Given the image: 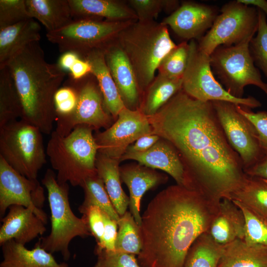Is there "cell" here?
I'll use <instances>...</instances> for the list:
<instances>
[{
  "instance_id": "6da1fadb",
  "label": "cell",
  "mask_w": 267,
  "mask_h": 267,
  "mask_svg": "<svg viewBox=\"0 0 267 267\" xmlns=\"http://www.w3.org/2000/svg\"><path fill=\"white\" fill-rule=\"evenodd\" d=\"M155 134L176 149L184 167V187L220 203L242 184V161L229 144L212 101L182 89L155 114L147 117Z\"/></svg>"
},
{
  "instance_id": "7a4b0ae2",
  "label": "cell",
  "mask_w": 267,
  "mask_h": 267,
  "mask_svg": "<svg viewBox=\"0 0 267 267\" xmlns=\"http://www.w3.org/2000/svg\"><path fill=\"white\" fill-rule=\"evenodd\" d=\"M220 203L177 184L157 194L141 216L140 267H183L193 243L208 231Z\"/></svg>"
},
{
  "instance_id": "3957f363",
  "label": "cell",
  "mask_w": 267,
  "mask_h": 267,
  "mask_svg": "<svg viewBox=\"0 0 267 267\" xmlns=\"http://www.w3.org/2000/svg\"><path fill=\"white\" fill-rule=\"evenodd\" d=\"M13 79L22 108L21 120L51 134L56 122L54 98L66 75L57 64L47 62L39 42L13 56L6 65Z\"/></svg>"
},
{
  "instance_id": "277c9868",
  "label": "cell",
  "mask_w": 267,
  "mask_h": 267,
  "mask_svg": "<svg viewBox=\"0 0 267 267\" xmlns=\"http://www.w3.org/2000/svg\"><path fill=\"white\" fill-rule=\"evenodd\" d=\"M116 41L132 65L140 92L146 91L161 61L177 46L167 26L155 21L134 22Z\"/></svg>"
},
{
  "instance_id": "5b68a950",
  "label": "cell",
  "mask_w": 267,
  "mask_h": 267,
  "mask_svg": "<svg viewBox=\"0 0 267 267\" xmlns=\"http://www.w3.org/2000/svg\"><path fill=\"white\" fill-rule=\"evenodd\" d=\"M93 129L78 126L62 136L53 131L45 149L56 179L60 184L81 186L88 177L97 173L95 167L98 146Z\"/></svg>"
},
{
  "instance_id": "8992f818",
  "label": "cell",
  "mask_w": 267,
  "mask_h": 267,
  "mask_svg": "<svg viewBox=\"0 0 267 267\" xmlns=\"http://www.w3.org/2000/svg\"><path fill=\"white\" fill-rule=\"evenodd\" d=\"M42 183L47 191L51 228L49 234L41 237L36 244L51 254L60 253L67 261L71 257L69 245L72 240L92 235L85 218L77 217L71 209L69 184L59 183L56 174L50 169L46 171Z\"/></svg>"
},
{
  "instance_id": "52a82bcc",
  "label": "cell",
  "mask_w": 267,
  "mask_h": 267,
  "mask_svg": "<svg viewBox=\"0 0 267 267\" xmlns=\"http://www.w3.org/2000/svg\"><path fill=\"white\" fill-rule=\"evenodd\" d=\"M43 133L19 119L0 128V156L14 170L32 179L46 163Z\"/></svg>"
},
{
  "instance_id": "ba28073f",
  "label": "cell",
  "mask_w": 267,
  "mask_h": 267,
  "mask_svg": "<svg viewBox=\"0 0 267 267\" xmlns=\"http://www.w3.org/2000/svg\"><path fill=\"white\" fill-rule=\"evenodd\" d=\"M252 38L232 46H220L210 55L213 73L225 89L238 98L243 97L244 88L248 85L257 87L267 95V83L262 80L250 51Z\"/></svg>"
},
{
  "instance_id": "9c48e42d",
  "label": "cell",
  "mask_w": 267,
  "mask_h": 267,
  "mask_svg": "<svg viewBox=\"0 0 267 267\" xmlns=\"http://www.w3.org/2000/svg\"><path fill=\"white\" fill-rule=\"evenodd\" d=\"M134 21H102L92 18L74 19L62 28L47 32L46 37L57 45L61 53L73 51L82 57L91 50L103 49Z\"/></svg>"
},
{
  "instance_id": "30bf717a",
  "label": "cell",
  "mask_w": 267,
  "mask_h": 267,
  "mask_svg": "<svg viewBox=\"0 0 267 267\" xmlns=\"http://www.w3.org/2000/svg\"><path fill=\"white\" fill-rule=\"evenodd\" d=\"M257 8L237 0L223 5L211 28L197 41L199 49L210 55L218 47L232 46L252 38L258 28Z\"/></svg>"
},
{
  "instance_id": "8fae6325",
  "label": "cell",
  "mask_w": 267,
  "mask_h": 267,
  "mask_svg": "<svg viewBox=\"0 0 267 267\" xmlns=\"http://www.w3.org/2000/svg\"><path fill=\"white\" fill-rule=\"evenodd\" d=\"M188 44V58L182 86L185 93L204 102L227 101L251 109L262 106L260 101L253 96L238 98L229 94L216 80L210 55L199 49L196 40H191Z\"/></svg>"
},
{
  "instance_id": "7c38bea8",
  "label": "cell",
  "mask_w": 267,
  "mask_h": 267,
  "mask_svg": "<svg viewBox=\"0 0 267 267\" xmlns=\"http://www.w3.org/2000/svg\"><path fill=\"white\" fill-rule=\"evenodd\" d=\"M77 89L78 100L74 112L68 117L56 120L54 130L62 136L68 135L78 126H88L93 130L107 129L112 117L107 111L102 93L94 76L89 74L79 80H68Z\"/></svg>"
},
{
  "instance_id": "4fadbf2b",
  "label": "cell",
  "mask_w": 267,
  "mask_h": 267,
  "mask_svg": "<svg viewBox=\"0 0 267 267\" xmlns=\"http://www.w3.org/2000/svg\"><path fill=\"white\" fill-rule=\"evenodd\" d=\"M225 136L242 161L244 172L253 167L265 156L253 124L232 102L212 101Z\"/></svg>"
},
{
  "instance_id": "5bb4252c",
  "label": "cell",
  "mask_w": 267,
  "mask_h": 267,
  "mask_svg": "<svg viewBox=\"0 0 267 267\" xmlns=\"http://www.w3.org/2000/svg\"><path fill=\"white\" fill-rule=\"evenodd\" d=\"M150 134L153 130L147 116L139 108L133 110L125 107L112 125L94 137L99 153L120 161L132 143Z\"/></svg>"
},
{
  "instance_id": "9a60e30c",
  "label": "cell",
  "mask_w": 267,
  "mask_h": 267,
  "mask_svg": "<svg viewBox=\"0 0 267 267\" xmlns=\"http://www.w3.org/2000/svg\"><path fill=\"white\" fill-rule=\"evenodd\" d=\"M44 189L38 179L27 178L14 170L0 156V216L13 205L32 209L46 224L47 217L43 210Z\"/></svg>"
},
{
  "instance_id": "2e32d148",
  "label": "cell",
  "mask_w": 267,
  "mask_h": 267,
  "mask_svg": "<svg viewBox=\"0 0 267 267\" xmlns=\"http://www.w3.org/2000/svg\"><path fill=\"white\" fill-rule=\"evenodd\" d=\"M218 14L217 6L184 1L161 23L182 39L197 41L211 28Z\"/></svg>"
},
{
  "instance_id": "e0dca14e",
  "label": "cell",
  "mask_w": 267,
  "mask_h": 267,
  "mask_svg": "<svg viewBox=\"0 0 267 267\" xmlns=\"http://www.w3.org/2000/svg\"><path fill=\"white\" fill-rule=\"evenodd\" d=\"M105 62L126 107L138 108L139 89L132 65L116 40L102 49Z\"/></svg>"
},
{
  "instance_id": "ac0fdd59",
  "label": "cell",
  "mask_w": 267,
  "mask_h": 267,
  "mask_svg": "<svg viewBox=\"0 0 267 267\" xmlns=\"http://www.w3.org/2000/svg\"><path fill=\"white\" fill-rule=\"evenodd\" d=\"M0 244L9 240L25 245L46 231L45 223L31 209L13 205L1 219Z\"/></svg>"
},
{
  "instance_id": "d6986e66",
  "label": "cell",
  "mask_w": 267,
  "mask_h": 267,
  "mask_svg": "<svg viewBox=\"0 0 267 267\" xmlns=\"http://www.w3.org/2000/svg\"><path fill=\"white\" fill-rule=\"evenodd\" d=\"M125 160H135L141 165L162 170L169 174L177 184L185 185V171L179 155L175 148L163 138L145 152L126 151L120 162Z\"/></svg>"
},
{
  "instance_id": "ffe728a7",
  "label": "cell",
  "mask_w": 267,
  "mask_h": 267,
  "mask_svg": "<svg viewBox=\"0 0 267 267\" xmlns=\"http://www.w3.org/2000/svg\"><path fill=\"white\" fill-rule=\"evenodd\" d=\"M120 175L121 180L127 185L129 190L130 212L140 226V202L143 195L147 190L166 183L168 178L165 174L139 164L120 167Z\"/></svg>"
},
{
  "instance_id": "44dd1931",
  "label": "cell",
  "mask_w": 267,
  "mask_h": 267,
  "mask_svg": "<svg viewBox=\"0 0 267 267\" xmlns=\"http://www.w3.org/2000/svg\"><path fill=\"white\" fill-rule=\"evenodd\" d=\"M245 218L241 209L230 199H222L208 232L218 244L225 245L236 239H244Z\"/></svg>"
},
{
  "instance_id": "7402d4cb",
  "label": "cell",
  "mask_w": 267,
  "mask_h": 267,
  "mask_svg": "<svg viewBox=\"0 0 267 267\" xmlns=\"http://www.w3.org/2000/svg\"><path fill=\"white\" fill-rule=\"evenodd\" d=\"M41 26L30 18L0 29V68L29 44L40 42Z\"/></svg>"
},
{
  "instance_id": "603a6c76",
  "label": "cell",
  "mask_w": 267,
  "mask_h": 267,
  "mask_svg": "<svg viewBox=\"0 0 267 267\" xmlns=\"http://www.w3.org/2000/svg\"><path fill=\"white\" fill-rule=\"evenodd\" d=\"M81 58L91 65V74L97 81L107 111L113 118H117L126 106L107 66L102 49L91 50Z\"/></svg>"
},
{
  "instance_id": "cb8c5ba5",
  "label": "cell",
  "mask_w": 267,
  "mask_h": 267,
  "mask_svg": "<svg viewBox=\"0 0 267 267\" xmlns=\"http://www.w3.org/2000/svg\"><path fill=\"white\" fill-rule=\"evenodd\" d=\"M0 246L3 259L0 266L2 267H69L66 263L57 262L51 253L36 243L31 250L14 240Z\"/></svg>"
},
{
  "instance_id": "d4e9b609",
  "label": "cell",
  "mask_w": 267,
  "mask_h": 267,
  "mask_svg": "<svg viewBox=\"0 0 267 267\" xmlns=\"http://www.w3.org/2000/svg\"><path fill=\"white\" fill-rule=\"evenodd\" d=\"M73 19L105 18L110 21H137L130 6L114 0H68Z\"/></svg>"
},
{
  "instance_id": "484cf974",
  "label": "cell",
  "mask_w": 267,
  "mask_h": 267,
  "mask_svg": "<svg viewBox=\"0 0 267 267\" xmlns=\"http://www.w3.org/2000/svg\"><path fill=\"white\" fill-rule=\"evenodd\" d=\"M30 18L40 22L47 32L58 30L73 21L68 0H26Z\"/></svg>"
},
{
  "instance_id": "4316f807",
  "label": "cell",
  "mask_w": 267,
  "mask_h": 267,
  "mask_svg": "<svg viewBox=\"0 0 267 267\" xmlns=\"http://www.w3.org/2000/svg\"><path fill=\"white\" fill-rule=\"evenodd\" d=\"M218 267H267V247L236 239L224 245Z\"/></svg>"
},
{
  "instance_id": "83f0119b",
  "label": "cell",
  "mask_w": 267,
  "mask_h": 267,
  "mask_svg": "<svg viewBox=\"0 0 267 267\" xmlns=\"http://www.w3.org/2000/svg\"><path fill=\"white\" fill-rule=\"evenodd\" d=\"M120 162L118 160L98 152L95 167L97 173L104 182L105 189L115 209L121 216L127 211L129 197L121 186Z\"/></svg>"
},
{
  "instance_id": "f1b7e54d",
  "label": "cell",
  "mask_w": 267,
  "mask_h": 267,
  "mask_svg": "<svg viewBox=\"0 0 267 267\" xmlns=\"http://www.w3.org/2000/svg\"><path fill=\"white\" fill-rule=\"evenodd\" d=\"M229 199L267 219V179L246 174L242 184Z\"/></svg>"
},
{
  "instance_id": "f546056e",
  "label": "cell",
  "mask_w": 267,
  "mask_h": 267,
  "mask_svg": "<svg viewBox=\"0 0 267 267\" xmlns=\"http://www.w3.org/2000/svg\"><path fill=\"white\" fill-rule=\"evenodd\" d=\"M182 79H171L158 74L146 90L139 107L147 117L151 116L182 89Z\"/></svg>"
},
{
  "instance_id": "4dcf8cb0",
  "label": "cell",
  "mask_w": 267,
  "mask_h": 267,
  "mask_svg": "<svg viewBox=\"0 0 267 267\" xmlns=\"http://www.w3.org/2000/svg\"><path fill=\"white\" fill-rule=\"evenodd\" d=\"M21 100L13 79L5 66L0 68V128L21 119Z\"/></svg>"
},
{
  "instance_id": "1f68e13d",
  "label": "cell",
  "mask_w": 267,
  "mask_h": 267,
  "mask_svg": "<svg viewBox=\"0 0 267 267\" xmlns=\"http://www.w3.org/2000/svg\"><path fill=\"white\" fill-rule=\"evenodd\" d=\"M223 249L208 232L204 233L190 247L183 267H218Z\"/></svg>"
},
{
  "instance_id": "d6a6232c",
  "label": "cell",
  "mask_w": 267,
  "mask_h": 267,
  "mask_svg": "<svg viewBox=\"0 0 267 267\" xmlns=\"http://www.w3.org/2000/svg\"><path fill=\"white\" fill-rule=\"evenodd\" d=\"M80 186L84 192V201L78 208L80 213L91 206H96L113 220L119 221L120 216L115 209L104 182L97 173L86 178Z\"/></svg>"
},
{
  "instance_id": "836d02e7",
  "label": "cell",
  "mask_w": 267,
  "mask_h": 267,
  "mask_svg": "<svg viewBox=\"0 0 267 267\" xmlns=\"http://www.w3.org/2000/svg\"><path fill=\"white\" fill-rule=\"evenodd\" d=\"M118 230L115 251L138 255L142 247L140 226L130 212L126 211L117 222Z\"/></svg>"
},
{
  "instance_id": "e575fe53",
  "label": "cell",
  "mask_w": 267,
  "mask_h": 267,
  "mask_svg": "<svg viewBox=\"0 0 267 267\" xmlns=\"http://www.w3.org/2000/svg\"><path fill=\"white\" fill-rule=\"evenodd\" d=\"M189 44L183 42L173 48L161 61L158 74L171 79H182L188 58Z\"/></svg>"
},
{
  "instance_id": "d590c367",
  "label": "cell",
  "mask_w": 267,
  "mask_h": 267,
  "mask_svg": "<svg viewBox=\"0 0 267 267\" xmlns=\"http://www.w3.org/2000/svg\"><path fill=\"white\" fill-rule=\"evenodd\" d=\"M232 201L241 209L245 218L243 240L250 244L267 247V219L254 213L242 204Z\"/></svg>"
},
{
  "instance_id": "8d00e7d4",
  "label": "cell",
  "mask_w": 267,
  "mask_h": 267,
  "mask_svg": "<svg viewBox=\"0 0 267 267\" xmlns=\"http://www.w3.org/2000/svg\"><path fill=\"white\" fill-rule=\"evenodd\" d=\"M259 23L257 35L250 42L249 49L256 67L267 78V19L263 11L258 8Z\"/></svg>"
},
{
  "instance_id": "74e56055",
  "label": "cell",
  "mask_w": 267,
  "mask_h": 267,
  "mask_svg": "<svg viewBox=\"0 0 267 267\" xmlns=\"http://www.w3.org/2000/svg\"><path fill=\"white\" fill-rule=\"evenodd\" d=\"M128 3L140 22L154 21L162 10L174 11L179 6L174 0H130Z\"/></svg>"
},
{
  "instance_id": "f35d334b",
  "label": "cell",
  "mask_w": 267,
  "mask_h": 267,
  "mask_svg": "<svg viewBox=\"0 0 267 267\" xmlns=\"http://www.w3.org/2000/svg\"><path fill=\"white\" fill-rule=\"evenodd\" d=\"M78 100L77 89L67 80L64 85L58 89L54 95L56 120L69 116L75 109Z\"/></svg>"
},
{
  "instance_id": "ab89813d",
  "label": "cell",
  "mask_w": 267,
  "mask_h": 267,
  "mask_svg": "<svg viewBox=\"0 0 267 267\" xmlns=\"http://www.w3.org/2000/svg\"><path fill=\"white\" fill-rule=\"evenodd\" d=\"M30 18L26 0H0V29Z\"/></svg>"
},
{
  "instance_id": "60d3db41",
  "label": "cell",
  "mask_w": 267,
  "mask_h": 267,
  "mask_svg": "<svg viewBox=\"0 0 267 267\" xmlns=\"http://www.w3.org/2000/svg\"><path fill=\"white\" fill-rule=\"evenodd\" d=\"M97 261L93 267H141L135 255L95 248Z\"/></svg>"
},
{
  "instance_id": "b9f144b4",
  "label": "cell",
  "mask_w": 267,
  "mask_h": 267,
  "mask_svg": "<svg viewBox=\"0 0 267 267\" xmlns=\"http://www.w3.org/2000/svg\"><path fill=\"white\" fill-rule=\"evenodd\" d=\"M238 111L245 116L255 127L261 147L267 156V112H254L252 109L240 105H236Z\"/></svg>"
},
{
  "instance_id": "7bdbcfd3",
  "label": "cell",
  "mask_w": 267,
  "mask_h": 267,
  "mask_svg": "<svg viewBox=\"0 0 267 267\" xmlns=\"http://www.w3.org/2000/svg\"><path fill=\"white\" fill-rule=\"evenodd\" d=\"M82 214L86 220L91 235L96 240V245L99 244L104 230L103 211L97 206H91Z\"/></svg>"
},
{
  "instance_id": "ee69618b",
  "label": "cell",
  "mask_w": 267,
  "mask_h": 267,
  "mask_svg": "<svg viewBox=\"0 0 267 267\" xmlns=\"http://www.w3.org/2000/svg\"><path fill=\"white\" fill-rule=\"evenodd\" d=\"M104 220V230L102 239L96 248L104 249L107 250H115V242L117 235V222L111 219L103 212Z\"/></svg>"
},
{
  "instance_id": "f6af8a7d",
  "label": "cell",
  "mask_w": 267,
  "mask_h": 267,
  "mask_svg": "<svg viewBox=\"0 0 267 267\" xmlns=\"http://www.w3.org/2000/svg\"><path fill=\"white\" fill-rule=\"evenodd\" d=\"M160 138V136L155 134L144 135L137 139L134 144L130 145L126 151L145 152L152 147Z\"/></svg>"
},
{
  "instance_id": "bcb514c9",
  "label": "cell",
  "mask_w": 267,
  "mask_h": 267,
  "mask_svg": "<svg viewBox=\"0 0 267 267\" xmlns=\"http://www.w3.org/2000/svg\"><path fill=\"white\" fill-rule=\"evenodd\" d=\"M70 78L74 80H80L91 73L89 63L82 58H79L69 70Z\"/></svg>"
},
{
  "instance_id": "7dc6e473",
  "label": "cell",
  "mask_w": 267,
  "mask_h": 267,
  "mask_svg": "<svg viewBox=\"0 0 267 267\" xmlns=\"http://www.w3.org/2000/svg\"><path fill=\"white\" fill-rule=\"evenodd\" d=\"M80 57L79 55L76 52L73 51L65 52L62 53L57 64L62 70L69 71L76 61Z\"/></svg>"
},
{
  "instance_id": "c3c4849f",
  "label": "cell",
  "mask_w": 267,
  "mask_h": 267,
  "mask_svg": "<svg viewBox=\"0 0 267 267\" xmlns=\"http://www.w3.org/2000/svg\"><path fill=\"white\" fill-rule=\"evenodd\" d=\"M245 173L249 176L267 179V156H265L258 163L246 170Z\"/></svg>"
},
{
  "instance_id": "681fc988",
  "label": "cell",
  "mask_w": 267,
  "mask_h": 267,
  "mask_svg": "<svg viewBox=\"0 0 267 267\" xmlns=\"http://www.w3.org/2000/svg\"><path fill=\"white\" fill-rule=\"evenodd\" d=\"M241 3L254 6L261 9L267 16V1L266 0H238Z\"/></svg>"
},
{
  "instance_id": "f907efd6",
  "label": "cell",
  "mask_w": 267,
  "mask_h": 267,
  "mask_svg": "<svg viewBox=\"0 0 267 267\" xmlns=\"http://www.w3.org/2000/svg\"><path fill=\"white\" fill-rule=\"evenodd\" d=\"M0 267H2L0 266Z\"/></svg>"
}]
</instances>
